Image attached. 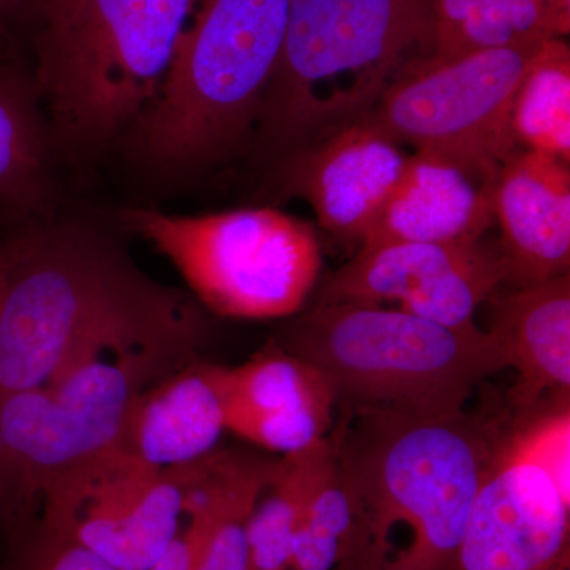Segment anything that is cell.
<instances>
[{
	"mask_svg": "<svg viewBox=\"0 0 570 570\" xmlns=\"http://www.w3.org/2000/svg\"><path fill=\"white\" fill-rule=\"evenodd\" d=\"M0 243V395L108 354L197 356L204 307L146 275L102 227L50 213Z\"/></svg>",
	"mask_w": 570,
	"mask_h": 570,
	"instance_id": "1",
	"label": "cell"
},
{
	"mask_svg": "<svg viewBox=\"0 0 570 570\" xmlns=\"http://www.w3.org/2000/svg\"><path fill=\"white\" fill-rule=\"evenodd\" d=\"M502 419L504 409L419 420L337 406L328 438L351 524L335 570H449Z\"/></svg>",
	"mask_w": 570,
	"mask_h": 570,
	"instance_id": "2",
	"label": "cell"
},
{
	"mask_svg": "<svg viewBox=\"0 0 570 570\" xmlns=\"http://www.w3.org/2000/svg\"><path fill=\"white\" fill-rule=\"evenodd\" d=\"M434 3L291 0L258 149L276 160L365 119L409 63L434 55Z\"/></svg>",
	"mask_w": 570,
	"mask_h": 570,
	"instance_id": "3",
	"label": "cell"
},
{
	"mask_svg": "<svg viewBox=\"0 0 570 570\" xmlns=\"http://www.w3.org/2000/svg\"><path fill=\"white\" fill-rule=\"evenodd\" d=\"M197 0H50L31 29L52 142L94 156L126 138L167 77Z\"/></svg>",
	"mask_w": 570,
	"mask_h": 570,
	"instance_id": "4",
	"label": "cell"
},
{
	"mask_svg": "<svg viewBox=\"0 0 570 570\" xmlns=\"http://www.w3.org/2000/svg\"><path fill=\"white\" fill-rule=\"evenodd\" d=\"M288 6L291 0H197L159 92L126 135L138 164L178 178L242 148L279 62Z\"/></svg>",
	"mask_w": 570,
	"mask_h": 570,
	"instance_id": "5",
	"label": "cell"
},
{
	"mask_svg": "<svg viewBox=\"0 0 570 570\" xmlns=\"http://www.w3.org/2000/svg\"><path fill=\"white\" fill-rule=\"evenodd\" d=\"M275 341L325 374L336 407L419 420L460 417L480 382L509 367L504 348L487 330L354 303L299 311Z\"/></svg>",
	"mask_w": 570,
	"mask_h": 570,
	"instance_id": "6",
	"label": "cell"
},
{
	"mask_svg": "<svg viewBox=\"0 0 570 570\" xmlns=\"http://www.w3.org/2000/svg\"><path fill=\"white\" fill-rule=\"evenodd\" d=\"M119 219L170 261L195 302L216 316L245 321L295 316L321 275L314 228L272 206L198 216L127 208Z\"/></svg>",
	"mask_w": 570,
	"mask_h": 570,
	"instance_id": "7",
	"label": "cell"
},
{
	"mask_svg": "<svg viewBox=\"0 0 570 570\" xmlns=\"http://www.w3.org/2000/svg\"><path fill=\"white\" fill-rule=\"evenodd\" d=\"M194 356L108 354L40 387L0 395V535L39 515L45 490L67 469L118 444L137 393Z\"/></svg>",
	"mask_w": 570,
	"mask_h": 570,
	"instance_id": "8",
	"label": "cell"
},
{
	"mask_svg": "<svg viewBox=\"0 0 570 570\" xmlns=\"http://www.w3.org/2000/svg\"><path fill=\"white\" fill-rule=\"evenodd\" d=\"M570 403L504 409L493 459L449 570H570Z\"/></svg>",
	"mask_w": 570,
	"mask_h": 570,
	"instance_id": "9",
	"label": "cell"
},
{
	"mask_svg": "<svg viewBox=\"0 0 570 570\" xmlns=\"http://www.w3.org/2000/svg\"><path fill=\"white\" fill-rule=\"evenodd\" d=\"M540 45L420 58L397 75L362 121L415 151L501 168L520 149L513 102Z\"/></svg>",
	"mask_w": 570,
	"mask_h": 570,
	"instance_id": "10",
	"label": "cell"
},
{
	"mask_svg": "<svg viewBox=\"0 0 570 570\" xmlns=\"http://www.w3.org/2000/svg\"><path fill=\"white\" fill-rule=\"evenodd\" d=\"M183 468H154L118 445L52 480L40 517L118 570H151L184 521Z\"/></svg>",
	"mask_w": 570,
	"mask_h": 570,
	"instance_id": "11",
	"label": "cell"
},
{
	"mask_svg": "<svg viewBox=\"0 0 570 570\" xmlns=\"http://www.w3.org/2000/svg\"><path fill=\"white\" fill-rule=\"evenodd\" d=\"M499 285L497 245L483 239L401 243L358 249L352 261L325 277L314 305L395 302L414 316L463 328L475 325V313L497 295Z\"/></svg>",
	"mask_w": 570,
	"mask_h": 570,
	"instance_id": "12",
	"label": "cell"
},
{
	"mask_svg": "<svg viewBox=\"0 0 570 570\" xmlns=\"http://www.w3.org/2000/svg\"><path fill=\"white\" fill-rule=\"evenodd\" d=\"M407 157L373 124L355 122L273 160L277 195L303 198L322 228L362 245L395 190Z\"/></svg>",
	"mask_w": 570,
	"mask_h": 570,
	"instance_id": "13",
	"label": "cell"
},
{
	"mask_svg": "<svg viewBox=\"0 0 570 570\" xmlns=\"http://www.w3.org/2000/svg\"><path fill=\"white\" fill-rule=\"evenodd\" d=\"M225 428L257 448L294 455L317 448L336 417V393L316 366L275 340L239 366L214 365Z\"/></svg>",
	"mask_w": 570,
	"mask_h": 570,
	"instance_id": "14",
	"label": "cell"
},
{
	"mask_svg": "<svg viewBox=\"0 0 570 570\" xmlns=\"http://www.w3.org/2000/svg\"><path fill=\"white\" fill-rule=\"evenodd\" d=\"M502 284L530 287L569 275V164L519 149L499 170L493 197Z\"/></svg>",
	"mask_w": 570,
	"mask_h": 570,
	"instance_id": "15",
	"label": "cell"
},
{
	"mask_svg": "<svg viewBox=\"0 0 570 570\" xmlns=\"http://www.w3.org/2000/svg\"><path fill=\"white\" fill-rule=\"evenodd\" d=\"M499 170L415 151L360 249L482 239L494 225Z\"/></svg>",
	"mask_w": 570,
	"mask_h": 570,
	"instance_id": "16",
	"label": "cell"
},
{
	"mask_svg": "<svg viewBox=\"0 0 570 570\" xmlns=\"http://www.w3.org/2000/svg\"><path fill=\"white\" fill-rule=\"evenodd\" d=\"M225 431L214 363L194 358L137 393L116 445L154 468H183L216 452Z\"/></svg>",
	"mask_w": 570,
	"mask_h": 570,
	"instance_id": "17",
	"label": "cell"
},
{
	"mask_svg": "<svg viewBox=\"0 0 570 570\" xmlns=\"http://www.w3.org/2000/svg\"><path fill=\"white\" fill-rule=\"evenodd\" d=\"M490 332L517 370L508 411L530 414L543 401L570 396V277L513 288L490 299Z\"/></svg>",
	"mask_w": 570,
	"mask_h": 570,
	"instance_id": "18",
	"label": "cell"
},
{
	"mask_svg": "<svg viewBox=\"0 0 570 570\" xmlns=\"http://www.w3.org/2000/svg\"><path fill=\"white\" fill-rule=\"evenodd\" d=\"M52 149L32 73L0 63V206L10 223L51 213Z\"/></svg>",
	"mask_w": 570,
	"mask_h": 570,
	"instance_id": "19",
	"label": "cell"
},
{
	"mask_svg": "<svg viewBox=\"0 0 570 570\" xmlns=\"http://www.w3.org/2000/svg\"><path fill=\"white\" fill-rule=\"evenodd\" d=\"M569 32L570 0H436L433 56L528 47Z\"/></svg>",
	"mask_w": 570,
	"mask_h": 570,
	"instance_id": "20",
	"label": "cell"
},
{
	"mask_svg": "<svg viewBox=\"0 0 570 570\" xmlns=\"http://www.w3.org/2000/svg\"><path fill=\"white\" fill-rule=\"evenodd\" d=\"M328 438L317 448L276 459L246 521V570H292L303 508Z\"/></svg>",
	"mask_w": 570,
	"mask_h": 570,
	"instance_id": "21",
	"label": "cell"
},
{
	"mask_svg": "<svg viewBox=\"0 0 570 570\" xmlns=\"http://www.w3.org/2000/svg\"><path fill=\"white\" fill-rule=\"evenodd\" d=\"M517 145L570 163V50L564 39L543 41L517 91Z\"/></svg>",
	"mask_w": 570,
	"mask_h": 570,
	"instance_id": "22",
	"label": "cell"
},
{
	"mask_svg": "<svg viewBox=\"0 0 570 570\" xmlns=\"http://www.w3.org/2000/svg\"><path fill=\"white\" fill-rule=\"evenodd\" d=\"M351 524V505L332 441L307 494L292 551V570H335Z\"/></svg>",
	"mask_w": 570,
	"mask_h": 570,
	"instance_id": "23",
	"label": "cell"
},
{
	"mask_svg": "<svg viewBox=\"0 0 570 570\" xmlns=\"http://www.w3.org/2000/svg\"><path fill=\"white\" fill-rule=\"evenodd\" d=\"M249 509L230 504L212 517L184 515L178 535L151 570H246Z\"/></svg>",
	"mask_w": 570,
	"mask_h": 570,
	"instance_id": "24",
	"label": "cell"
},
{
	"mask_svg": "<svg viewBox=\"0 0 570 570\" xmlns=\"http://www.w3.org/2000/svg\"><path fill=\"white\" fill-rule=\"evenodd\" d=\"M0 570H118L99 554L52 530L40 513L0 535Z\"/></svg>",
	"mask_w": 570,
	"mask_h": 570,
	"instance_id": "25",
	"label": "cell"
},
{
	"mask_svg": "<svg viewBox=\"0 0 570 570\" xmlns=\"http://www.w3.org/2000/svg\"><path fill=\"white\" fill-rule=\"evenodd\" d=\"M50 0H0V33L11 29H32Z\"/></svg>",
	"mask_w": 570,
	"mask_h": 570,
	"instance_id": "26",
	"label": "cell"
},
{
	"mask_svg": "<svg viewBox=\"0 0 570 570\" xmlns=\"http://www.w3.org/2000/svg\"><path fill=\"white\" fill-rule=\"evenodd\" d=\"M2 277H3V250H2V243H0V285H2Z\"/></svg>",
	"mask_w": 570,
	"mask_h": 570,
	"instance_id": "27",
	"label": "cell"
}]
</instances>
